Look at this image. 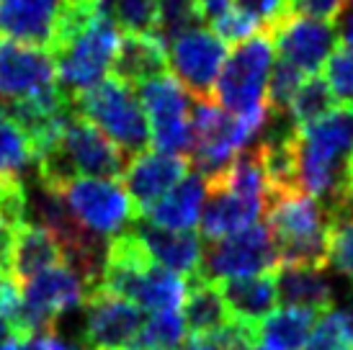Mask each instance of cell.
<instances>
[{
  "label": "cell",
  "instance_id": "obj_31",
  "mask_svg": "<svg viewBox=\"0 0 353 350\" xmlns=\"http://www.w3.org/2000/svg\"><path fill=\"white\" fill-rule=\"evenodd\" d=\"M327 262L353 281V219L330 222L327 232Z\"/></svg>",
  "mask_w": 353,
  "mask_h": 350
},
{
  "label": "cell",
  "instance_id": "obj_20",
  "mask_svg": "<svg viewBox=\"0 0 353 350\" xmlns=\"http://www.w3.org/2000/svg\"><path fill=\"white\" fill-rule=\"evenodd\" d=\"M206 201V181L199 173L183 175L160 201L148 209V219L155 227L165 229H191L201 216Z\"/></svg>",
  "mask_w": 353,
  "mask_h": 350
},
{
  "label": "cell",
  "instance_id": "obj_43",
  "mask_svg": "<svg viewBox=\"0 0 353 350\" xmlns=\"http://www.w3.org/2000/svg\"><path fill=\"white\" fill-rule=\"evenodd\" d=\"M0 350H21V340H19V338H13V340L3 342V345H0Z\"/></svg>",
  "mask_w": 353,
  "mask_h": 350
},
{
  "label": "cell",
  "instance_id": "obj_19",
  "mask_svg": "<svg viewBox=\"0 0 353 350\" xmlns=\"http://www.w3.org/2000/svg\"><path fill=\"white\" fill-rule=\"evenodd\" d=\"M276 294L284 307H299L310 311H325L333 307L335 291L325 268L312 265H279L276 268Z\"/></svg>",
  "mask_w": 353,
  "mask_h": 350
},
{
  "label": "cell",
  "instance_id": "obj_11",
  "mask_svg": "<svg viewBox=\"0 0 353 350\" xmlns=\"http://www.w3.org/2000/svg\"><path fill=\"white\" fill-rule=\"evenodd\" d=\"M142 325L145 314L134 302L103 291L99 286L85 294V348H124L129 342H137Z\"/></svg>",
  "mask_w": 353,
  "mask_h": 350
},
{
  "label": "cell",
  "instance_id": "obj_6",
  "mask_svg": "<svg viewBox=\"0 0 353 350\" xmlns=\"http://www.w3.org/2000/svg\"><path fill=\"white\" fill-rule=\"evenodd\" d=\"M62 196L80 227L99 237L127 232L139 219L137 206L129 198L127 188L108 178H75Z\"/></svg>",
  "mask_w": 353,
  "mask_h": 350
},
{
  "label": "cell",
  "instance_id": "obj_27",
  "mask_svg": "<svg viewBox=\"0 0 353 350\" xmlns=\"http://www.w3.org/2000/svg\"><path fill=\"white\" fill-rule=\"evenodd\" d=\"M186 338V322L178 311H152L137 335L142 350H178Z\"/></svg>",
  "mask_w": 353,
  "mask_h": 350
},
{
  "label": "cell",
  "instance_id": "obj_26",
  "mask_svg": "<svg viewBox=\"0 0 353 350\" xmlns=\"http://www.w3.org/2000/svg\"><path fill=\"white\" fill-rule=\"evenodd\" d=\"M29 165H34L31 139L0 106V173L21 175Z\"/></svg>",
  "mask_w": 353,
  "mask_h": 350
},
{
  "label": "cell",
  "instance_id": "obj_10",
  "mask_svg": "<svg viewBox=\"0 0 353 350\" xmlns=\"http://www.w3.org/2000/svg\"><path fill=\"white\" fill-rule=\"evenodd\" d=\"M227 59V44L214 31L188 29L168 44V68L176 72L181 88L196 101L214 98L216 78Z\"/></svg>",
  "mask_w": 353,
  "mask_h": 350
},
{
  "label": "cell",
  "instance_id": "obj_16",
  "mask_svg": "<svg viewBox=\"0 0 353 350\" xmlns=\"http://www.w3.org/2000/svg\"><path fill=\"white\" fill-rule=\"evenodd\" d=\"M111 72L127 85H142L145 80L168 72V44L155 34H121Z\"/></svg>",
  "mask_w": 353,
  "mask_h": 350
},
{
  "label": "cell",
  "instance_id": "obj_41",
  "mask_svg": "<svg viewBox=\"0 0 353 350\" xmlns=\"http://www.w3.org/2000/svg\"><path fill=\"white\" fill-rule=\"evenodd\" d=\"M13 338H16V332H13V327H10V322L0 317V345L13 340Z\"/></svg>",
  "mask_w": 353,
  "mask_h": 350
},
{
  "label": "cell",
  "instance_id": "obj_24",
  "mask_svg": "<svg viewBox=\"0 0 353 350\" xmlns=\"http://www.w3.org/2000/svg\"><path fill=\"white\" fill-rule=\"evenodd\" d=\"M335 98L330 93V88L325 83L323 78H307L299 85L296 90V96L292 98V103H289V111H286V116L289 121L294 124L296 129L307 127V124H312L317 121L320 116H325L330 108H333Z\"/></svg>",
  "mask_w": 353,
  "mask_h": 350
},
{
  "label": "cell",
  "instance_id": "obj_15",
  "mask_svg": "<svg viewBox=\"0 0 353 350\" xmlns=\"http://www.w3.org/2000/svg\"><path fill=\"white\" fill-rule=\"evenodd\" d=\"M216 289L222 294L230 320L253 330L261 327V322L276 309V302H279L274 271L245 276V278H225V281H216Z\"/></svg>",
  "mask_w": 353,
  "mask_h": 350
},
{
  "label": "cell",
  "instance_id": "obj_8",
  "mask_svg": "<svg viewBox=\"0 0 353 350\" xmlns=\"http://www.w3.org/2000/svg\"><path fill=\"white\" fill-rule=\"evenodd\" d=\"M276 250L271 243L268 227L250 224L235 234H227L222 240L206 245L201 250V268L199 276L206 281H225V278H245L258 273L276 271Z\"/></svg>",
  "mask_w": 353,
  "mask_h": 350
},
{
  "label": "cell",
  "instance_id": "obj_28",
  "mask_svg": "<svg viewBox=\"0 0 353 350\" xmlns=\"http://www.w3.org/2000/svg\"><path fill=\"white\" fill-rule=\"evenodd\" d=\"M304 83V72L294 68L286 59H276L271 72H268V83H265V106L268 114L274 116H286L292 98L296 96L299 85Z\"/></svg>",
  "mask_w": 353,
  "mask_h": 350
},
{
  "label": "cell",
  "instance_id": "obj_35",
  "mask_svg": "<svg viewBox=\"0 0 353 350\" xmlns=\"http://www.w3.org/2000/svg\"><path fill=\"white\" fill-rule=\"evenodd\" d=\"M286 6H289V13H302V16L330 21L341 13L345 0H286Z\"/></svg>",
  "mask_w": 353,
  "mask_h": 350
},
{
  "label": "cell",
  "instance_id": "obj_7",
  "mask_svg": "<svg viewBox=\"0 0 353 350\" xmlns=\"http://www.w3.org/2000/svg\"><path fill=\"white\" fill-rule=\"evenodd\" d=\"M139 103L150 121V147L170 155H191L188 93L173 75H157L139 85Z\"/></svg>",
  "mask_w": 353,
  "mask_h": 350
},
{
  "label": "cell",
  "instance_id": "obj_22",
  "mask_svg": "<svg viewBox=\"0 0 353 350\" xmlns=\"http://www.w3.org/2000/svg\"><path fill=\"white\" fill-rule=\"evenodd\" d=\"M314 320L317 317L310 309H299V307L276 309L261 322L258 340L268 350H304L314 327Z\"/></svg>",
  "mask_w": 353,
  "mask_h": 350
},
{
  "label": "cell",
  "instance_id": "obj_39",
  "mask_svg": "<svg viewBox=\"0 0 353 350\" xmlns=\"http://www.w3.org/2000/svg\"><path fill=\"white\" fill-rule=\"evenodd\" d=\"M44 350H83V345L72 340H65V338H57L54 332L52 335H44Z\"/></svg>",
  "mask_w": 353,
  "mask_h": 350
},
{
  "label": "cell",
  "instance_id": "obj_5",
  "mask_svg": "<svg viewBox=\"0 0 353 350\" xmlns=\"http://www.w3.org/2000/svg\"><path fill=\"white\" fill-rule=\"evenodd\" d=\"M274 39L268 31L235 44L214 85V101L232 116L265 108V83L274 68Z\"/></svg>",
  "mask_w": 353,
  "mask_h": 350
},
{
  "label": "cell",
  "instance_id": "obj_12",
  "mask_svg": "<svg viewBox=\"0 0 353 350\" xmlns=\"http://www.w3.org/2000/svg\"><path fill=\"white\" fill-rule=\"evenodd\" d=\"M271 39L281 59L292 62L304 75H314L338 47V29L333 21L289 13L271 31Z\"/></svg>",
  "mask_w": 353,
  "mask_h": 350
},
{
  "label": "cell",
  "instance_id": "obj_2",
  "mask_svg": "<svg viewBox=\"0 0 353 350\" xmlns=\"http://www.w3.org/2000/svg\"><path fill=\"white\" fill-rule=\"evenodd\" d=\"M263 214L279 265H327L330 219L314 196L304 191L265 196Z\"/></svg>",
  "mask_w": 353,
  "mask_h": 350
},
{
  "label": "cell",
  "instance_id": "obj_23",
  "mask_svg": "<svg viewBox=\"0 0 353 350\" xmlns=\"http://www.w3.org/2000/svg\"><path fill=\"white\" fill-rule=\"evenodd\" d=\"M304 350H353V307H327L314 320Z\"/></svg>",
  "mask_w": 353,
  "mask_h": 350
},
{
  "label": "cell",
  "instance_id": "obj_42",
  "mask_svg": "<svg viewBox=\"0 0 353 350\" xmlns=\"http://www.w3.org/2000/svg\"><path fill=\"white\" fill-rule=\"evenodd\" d=\"M21 350H44V335L23 340V342H21Z\"/></svg>",
  "mask_w": 353,
  "mask_h": 350
},
{
  "label": "cell",
  "instance_id": "obj_25",
  "mask_svg": "<svg viewBox=\"0 0 353 350\" xmlns=\"http://www.w3.org/2000/svg\"><path fill=\"white\" fill-rule=\"evenodd\" d=\"M204 19L206 16L201 8V0H157L155 37L170 44L183 31L196 29Z\"/></svg>",
  "mask_w": 353,
  "mask_h": 350
},
{
  "label": "cell",
  "instance_id": "obj_38",
  "mask_svg": "<svg viewBox=\"0 0 353 350\" xmlns=\"http://www.w3.org/2000/svg\"><path fill=\"white\" fill-rule=\"evenodd\" d=\"M183 350H219L212 335H191L183 345Z\"/></svg>",
  "mask_w": 353,
  "mask_h": 350
},
{
  "label": "cell",
  "instance_id": "obj_4",
  "mask_svg": "<svg viewBox=\"0 0 353 350\" xmlns=\"http://www.w3.org/2000/svg\"><path fill=\"white\" fill-rule=\"evenodd\" d=\"M119 39H121V31L106 10L90 21L88 29L80 31L75 39L52 52L50 57L54 59L59 90L68 96L70 103L106 78V72L111 70V59L117 54Z\"/></svg>",
  "mask_w": 353,
  "mask_h": 350
},
{
  "label": "cell",
  "instance_id": "obj_34",
  "mask_svg": "<svg viewBox=\"0 0 353 350\" xmlns=\"http://www.w3.org/2000/svg\"><path fill=\"white\" fill-rule=\"evenodd\" d=\"M21 302H23L21 283L13 276H8V273H0V317L8 320L10 327H13V322L19 317Z\"/></svg>",
  "mask_w": 353,
  "mask_h": 350
},
{
  "label": "cell",
  "instance_id": "obj_1",
  "mask_svg": "<svg viewBox=\"0 0 353 350\" xmlns=\"http://www.w3.org/2000/svg\"><path fill=\"white\" fill-rule=\"evenodd\" d=\"M299 185L304 194L333 209L353 191V106L330 108L296 129Z\"/></svg>",
  "mask_w": 353,
  "mask_h": 350
},
{
  "label": "cell",
  "instance_id": "obj_33",
  "mask_svg": "<svg viewBox=\"0 0 353 350\" xmlns=\"http://www.w3.org/2000/svg\"><path fill=\"white\" fill-rule=\"evenodd\" d=\"M235 8L250 13V16L263 26V31H268V34L289 16L286 0H235Z\"/></svg>",
  "mask_w": 353,
  "mask_h": 350
},
{
  "label": "cell",
  "instance_id": "obj_30",
  "mask_svg": "<svg viewBox=\"0 0 353 350\" xmlns=\"http://www.w3.org/2000/svg\"><path fill=\"white\" fill-rule=\"evenodd\" d=\"M325 83L330 88L335 101L343 106H353V52L335 49L325 62Z\"/></svg>",
  "mask_w": 353,
  "mask_h": 350
},
{
  "label": "cell",
  "instance_id": "obj_32",
  "mask_svg": "<svg viewBox=\"0 0 353 350\" xmlns=\"http://www.w3.org/2000/svg\"><path fill=\"white\" fill-rule=\"evenodd\" d=\"M214 23V34L225 44H240V41L255 37L258 31H263V26L258 21L240 8H227L225 13H219L216 19H212Z\"/></svg>",
  "mask_w": 353,
  "mask_h": 350
},
{
  "label": "cell",
  "instance_id": "obj_29",
  "mask_svg": "<svg viewBox=\"0 0 353 350\" xmlns=\"http://www.w3.org/2000/svg\"><path fill=\"white\" fill-rule=\"evenodd\" d=\"M111 19L121 34H155L157 0H111Z\"/></svg>",
  "mask_w": 353,
  "mask_h": 350
},
{
  "label": "cell",
  "instance_id": "obj_14",
  "mask_svg": "<svg viewBox=\"0 0 353 350\" xmlns=\"http://www.w3.org/2000/svg\"><path fill=\"white\" fill-rule=\"evenodd\" d=\"M132 232L137 234L150 258L168 271L178 273L183 278L199 276L201 268V237L194 229H165L155 227L148 219H137L132 224Z\"/></svg>",
  "mask_w": 353,
  "mask_h": 350
},
{
  "label": "cell",
  "instance_id": "obj_18",
  "mask_svg": "<svg viewBox=\"0 0 353 350\" xmlns=\"http://www.w3.org/2000/svg\"><path fill=\"white\" fill-rule=\"evenodd\" d=\"M65 262V250L57 237L34 222H23L16 232L13 258H10V276L19 283H26L39 273L50 271Z\"/></svg>",
  "mask_w": 353,
  "mask_h": 350
},
{
  "label": "cell",
  "instance_id": "obj_44",
  "mask_svg": "<svg viewBox=\"0 0 353 350\" xmlns=\"http://www.w3.org/2000/svg\"><path fill=\"white\" fill-rule=\"evenodd\" d=\"M93 350H142V348H137V345H134V348H129V345H124V348H93Z\"/></svg>",
  "mask_w": 353,
  "mask_h": 350
},
{
  "label": "cell",
  "instance_id": "obj_40",
  "mask_svg": "<svg viewBox=\"0 0 353 350\" xmlns=\"http://www.w3.org/2000/svg\"><path fill=\"white\" fill-rule=\"evenodd\" d=\"M201 8H204L206 19H216L219 13L230 8V0H201Z\"/></svg>",
  "mask_w": 353,
  "mask_h": 350
},
{
  "label": "cell",
  "instance_id": "obj_21",
  "mask_svg": "<svg viewBox=\"0 0 353 350\" xmlns=\"http://www.w3.org/2000/svg\"><path fill=\"white\" fill-rule=\"evenodd\" d=\"M183 322L191 335H212L230 322L227 307L216 283L206 281L201 276L186 278V299H183Z\"/></svg>",
  "mask_w": 353,
  "mask_h": 350
},
{
  "label": "cell",
  "instance_id": "obj_9",
  "mask_svg": "<svg viewBox=\"0 0 353 350\" xmlns=\"http://www.w3.org/2000/svg\"><path fill=\"white\" fill-rule=\"evenodd\" d=\"M52 147L57 150L62 163L68 165V170L75 178L83 175V178L119 181L129 163V157L75 108L68 114L62 134Z\"/></svg>",
  "mask_w": 353,
  "mask_h": 350
},
{
  "label": "cell",
  "instance_id": "obj_13",
  "mask_svg": "<svg viewBox=\"0 0 353 350\" xmlns=\"http://www.w3.org/2000/svg\"><path fill=\"white\" fill-rule=\"evenodd\" d=\"M188 165H191L188 157L157 152V150H145L139 155L129 157L121 181L127 185L129 198L137 206L139 219L142 214H148L150 206L160 201L183 175H188Z\"/></svg>",
  "mask_w": 353,
  "mask_h": 350
},
{
  "label": "cell",
  "instance_id": "obj_37",
  "mask_svg": "<svg viewBox=\"0 0 353 350\" xmlns=\"http://www.w3.org/2000/svg\"><path fill=\"white\" fill-rule=\"evenodd\" d=\"M335 29H338V41H343L345 49L353 52V0H345L341 13L335 16Z\"/></svg>",
  "mask_w": 353,
  "mask_h": 350
},
{
  "label": "cell",
  "instance_id": "obj_3",
  "mask_svg": "<svg viewBox=\"0 0 353 350\" xmlns=\"http://www.w3.org/2000/svg\"><path fill=\"white\" fill-rule=\"evenodd\" d=\"M72 108L103 132L127 157L150 150V121L134 96V88L119 78H103L99 85L80 93Z\"/></svg>",
  "mask_w": 353,
  "mask_h": 350
},
{
  "label": "cell",
  "instance_id": "obj_36",
  "mask_svg": "<svg viewBox=\"0 0 353 350\" xmlns=\"http://www.w3.org/2000/svg\"><path fill=\"white\" fill-rule=\"evenodd\" d=\"M16 227L0 219V273H8L10 258H13V245H16Z\"/></svg>",
  "mask_w": 353,
  "mask_h": 350
},
{
  "label": "cell",
  "instance_id": "obj_17",
  "mask_svg": "<svg viewBox=\"0 0 353 350\" xmlns=\"http://www.w3.org/2000/svg\"><path fill=\"white\" fill-rule=\"evenodd\" d=\"M59 0H0V39L47 49Z\"/></svg>",
  "mask_w": 353,
  "mask_h": 350
}]
</instances>
